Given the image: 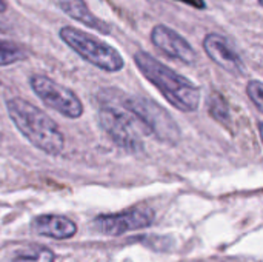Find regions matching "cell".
<instances>
[{
  "label": "cell",
  "mask_w": 263,
  "mask_h": 262,
  "mask_svg": "<svg viewBox=\"0 0 263 262\" xmlns=\"http://www.w3.org/2000/svg\"><path fill=\"white\" fill-rule=\"evenodd\" d=\"M12 262H55V255L46 247H37L25 253H18Z\"/></svg>",
  "instance_id": "cell-14"
},
{
  "label": "cell",
  "mask_w": 263,
  "mask_h": 262,
  "mask_svg": "<svg viewBox=\"0 0 263 262\" xmlns=\"http://www.w3.org/2000/svg\"><path fill=\"white\" fill-rule=\"evenodd\" d=\"M151 42L168 57L193 65L197 60L194 48L179 32L165 25H157L151 31Z\"/></svg>",
  "instance_id": "cell-8"
},
{
  "label": "cell",
  "mask_w": 263,
  "mask_h": 262,
  "mask_svg": "<svg viewBox=\"0 0 263 262\" xmlns=\"http://www.w3.org/2000/svg\"><path fill=\"white\" fill-rule=\"evenodd\" d=\"M182 3H186V5H191L197 9H203L205 8V0H179Z\"/></svg>",
  "instance_id": "cell-16"
},
{
  "label": "cell",
  "mask_w": 263,
  "mask_h": 262,
  "mask_svg": "<svg viewBox=\"0 0 263 262\" xmlns=\"http://www.w3.org/2000/svg\"><path fill=\"white\" fill-rule=\"evenodd\" d=\"M119 103L133 114L146 136H154L157 141L176 145L180 141V128L173 116L159 103L148 97L123 96Z\"/></svg>",
  "instance_id": "cell-3"
},
{
  "label": "cell",
  "mask_w": 263,
  "mask_h": 262,
  "mask_svg": "<svg viewBox=\"0 0 263 262\" xmlns=\"http://www.w3.org/2000/svg\"><path fill=\"white\" fill-rule=\"evenodd\" d=\"M35 232L42 236L52 239H69L77 233V225L66 216L60 215H42L32 222Z\"/></svg>",
  "instance_id": "cell-10"
},
{
  "label": "cell",
  "mask_w": 263,
  "mask_h": 262,
  "mask_svg": "<svg viewBox=\"0 0 263 262\" xmlns=\"http://www.w3.org/2000/svg\"><path fill=\"white\" fill-rule=\"evenodd\" d=\"M26 57H28L26 51L18 45L8 40H0V66L17 63L20 60H25Z\"/></svg>",
  "instance_id": "cell-13"
},
{
  "label": "cell",
  "mask_w": 263,
  "mask_h": 262,
  "mask_svg": "<svg viewBox=\"0 0 263 262\" xmlns=\"http://www.w3.org/2000/svg\"><path fill=\"white\" fill-rule=\"evenodd\" d=\"M8 116L15 128L37 150L59 156L65 147V137L57 124L40 108L22 97H12L6 102Z\"/></svg>",
  "instance_id": "cell-2"
},
{
  "label": "cell",
  "mask_w": 263,
  "mask_h": 262,
  "mask_svg": "<svg viewBox=\"0 0 263 262\" xmlns=\"http://www.w3.org/2000/svg\"><path fill=\"white\" fill-rule=\"evenodd\" d=\"M57 5L60 6V9L63 12H66L71 19L77 20L79 23L97 31L100 34H105V36H108L111 32L109 25L105 20L94 15L85 0H57Z\"/></svg>",
  "instance_id": "cell-11"
},
{
  "label": "cell",
  "mask_w": 263,
  "mask_h": 262,
  "mask_svg": "<svg viewBox=\"0 0 263 262\" xmlns=\"http://www.w3.org/2000/svg\"><path fill=\"white\" fill-rule=\"evenodd\" d=\"M134 63L174 108L183 113H193L199 108L200 90L190 79L176 73L145 51H137L134 54Z\"/></svg>",
  "instance_id": "cell-1"
},
{
  "label": "cell",
  "mask_w": 263,
  "mask_h": 262,
  "mask_svg": "<svg viewBox=\"0 0 263 262\" xmlns=\"http://www.w3.org/2000/svg\"><path fill=\"white\" fill-rule=\"evenodd\" d=\"M203 49L206 56L217 63L220 68L225 71L234 74V76H242L245 71V65L240 59V56L233 49L230 42L220 36V34H206L203 39Z\"/></svg>",
  "instance_id": "cell-9"
},
{
  "label": "cell",
  "mask_w": 263,
  "mask_h": 262,
  "mask_svg": "<svg viewBox=\"0 0 263 262\" xmlns=\"http://www.w3.org/2000/svg\"><path fill=\"white\" fill-rule=\"evenodd\" d=\"M208 111H210L211 117H214L217 122H220L225 127H230V124H231L230 107H228L227 99L220 93L213 91L210 94V99H208Z\"/></svg>",
  "instance_id": "cell-12"
},
{
  "label": "cell",
  "mask_w": 263,
  "mask_h": 262,
  "mask_svg": "<svg viewBox=\"0 0 263 262\" xmlns=\"http://www.w3.org/2000/svg\"><path fill=\"white\" fill-rule=\"evenodd\" d=\"M154 210L149 207H134L120 213L100 215L92 221V227L106 236H122L128 232L148 229L154 222Z\"/></svg>",
  "instance_id": "cell-7"
},
{
  "label": "cell",
  "mask_w": 263,
  "mask_h": 262,
  "mask_svg": "<svg viewBox=\"0 0 263 262\" xmlns=\"http://www.w3.org/2000/svg\"><path fill=\"white\" fill-rule=\"evenodd\" d=\"M257 2H259V5L262 6V5H263V0H257Z\"/></svg>",
  "instance_id": "cell-18"
},
{
  "label": "cell",
  "mask_w": 263,
  "mask_h": 262,
  "mask_svg": "<svg viewBox=\"0 0 263 262\" xmlns=\"http://www.w3.org/2000/svg\"><path fill=\"white\" fill-rule=\"evenodd\" d=\"M6 11V2L5 0H0V14Z\"/></svg>",
  "instance_id": "cell-17"
},
{
  "label": "cell",
  "mask_w": 263,
  "mask_h": 262,
  "mask_svg": "<svg viewBox=\"0 0 263 262\" xmlns=\"http://www.w3.org/2000/svg\"><path fill=\"white\" fill-rule=\"evenodd\" d=\"M29 83L35 96L42 99L46 107L55 110L59 114L68 119H79L83 114V103L72 90L57 83L55 80L43 74L31 76Z\"/></svg>",
  "instance_id": "cell-6"
},
{
  "label": "cell",
  "mask_w": 263,
  "mask_h": 262,
  "mask_svg": "<svg viewBox=\"0 0 263 262\" xmlns=\"http://www.w3.org/2000/svg\"><path fill=\"white\" fill-rule=\"evenodd\" d=\"M262 90L263 85L260 80H250L247 85V94L248 97L253 100V103L256 105V108L262 113L263 103H262Z\"/></svg>",
  "instance_id": "cell-15"
},
{
  "label": "cell",
  "mask_w": 263,
  "mask_h": 262,
  "mask_svg": "<svg viewBox=\"0 0 263 262\" xmlns=\"http://www.w3.org/2000/svg\"><path fill=\"white\" fill-rule=\"evenodd\" d=\"M59 36L62 42L66 43L83 60L106 73H117L125 66L123 57L114 46L89 36L85 31L72 26H63L60 28Z\"/></svg>",
  "instance_id": "cell-4"
},
{
  "label": "cell",
  "mask_w": 263,
  "mask_h": 262,
  "mask_svg": "<svg viewBox=\"0 0 263 262\" xmlns=\"http://www.w3.org/2000/svg\"><path fill=\"white\" fill-rule=\"evenodd\" d=\"M99 124L102 130L111 137V141L123 148L128 153H140L143 151V142L140 139V133H143L139 122L133 117L129 111H126L119 102L105 103L100 107L97 114Z\"/></svg>",
  "instance_id": "cell-5"
}]
</instances>
